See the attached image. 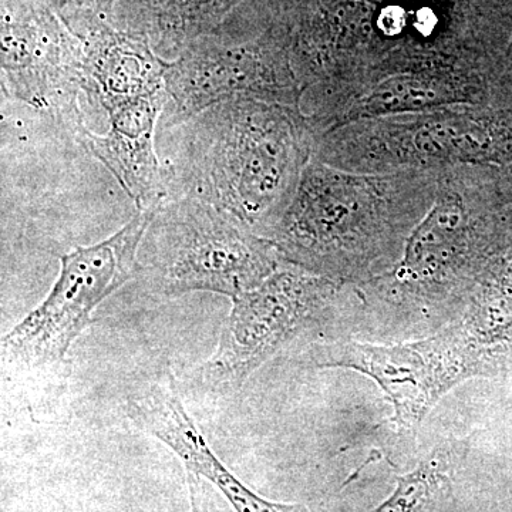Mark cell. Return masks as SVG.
Segmentation results:
<instances>
[{
  "instance_id": "1",
  "label": "cell",
  "mask_w": 512,
  "mask_h": 512,
  "mask_svg": "<svg viewBox=\"0 0 512 512\" xmlns=\"http://www.w3.org/2000/svg\"><path fill=\"white\" fill-rule=\"evenodd\" d=\"M291 39L301 109L320 137L390 77L436 74L497 96L505 0H266Z\"/></svg>"
},
{
  "instance_id": "2",
  "label": "cell",
  "mask_w": 512,
  "mask_h": 512,
  "mask_svg": "<svg viewBox=\"0 0 512 512\" xmlns=\"http://www.w3.org/2000/svg\"><path fill=\"white\" fill-rule=\"evenodd\" d=\"M161 158L170 198H194L266 237L313 158L301 107L235 99L170 128Z\"/></svg>"
},
{
  "instance_id": "3",
  "label": "cell",
  "mask_w": 512,
  "mask_h": 512,
  "mask_svg": "<svg viewBox=\"0 0 512 512\" xmlns=\"http://www.w3.org/2000/svg\"><path fill=\"white\" fill-rule=\"evenodd\" d=\"M441 171L359 174L312 158L266 235L282 264L365 284L402 258L436 200Z\"/></svg>"
},
{
  "instance_id": "4",
  "label": "cell",
  "mask_w": 512,
  "mask_h": 512,
  "mask_svg": "<svg viewBox=\"0 0 512 512\" xmlns=\"http://www.w3.org/2000/svg\"><path fill=\"white\" fill-rule=\"evenodd\" d=\"M510 210L495 188L493 165L441 171L436 200L407 239L402 258L357 286L380 301L410 308L464 302L503 237Z\"/></svg>"
},
{
  "instance_id": "5",
  "label": "cell",
  "mask_w": 512,
  "mask_h": 512,
  "mask_svg": "<svg viewBox=\"0 0 512 512\" xmlns=\"http://www.w3.org/2000/svg\"><path fill=\"white\" fill-rule=\"evenodd\" d=\"M161 128L235 99L301 107L303 87L291 39L265 0H245L217 29L198 37L165 67Z\"/></svg>"
},
{
  "instance_id": "6",
  "label": "cell",
  "mask_w": 512,
  "mask_h": 512,
  "mask_svg": "<svg viewBox=\"0 0 512 512\" xmlns=\"http://www.w3.org/2000/svg\"><path fill=\"white\" fill-rule=\"evenodd\" d=\"M313 158L359 174L512 164V104H453L353 121L316 140Z\"/></svg>"
},
{
  "instance_id": "7",
  "label": "cell",
  "mask_w": 512,
  "mask_h": 512,
  "mask_svg": "<svg viewBox=\"0 0 512 512\" xmlns=\"http://www.w3.org/2000/svg\"><path fill=\"white\" fill-rule=\"evenodd\" d=\"M281 265L271 241L194 198L158 207L138 251V272L167 296L201 291L234 299Z\"/></svg>"
},
{
  "instance_id": "8",
  "label": "cell",
  "mask_w": 512,
  "mask_h": 512,
  "mask_svg": "<svg viewBox=\"0 0 512 512\" xmlns=\"http://www.w3.org/2000/svg\"><path fill=\"white\" fill-rule=\"evenodd\" d=\"M154 212H140L110 238L60 258L45 301L2 338L8 372L40 376L64 365L97 308L138 274V251Z\"/></svg>"
},
{
  "instance_id": "9",
  "label": "cell",
  "mask_w": 512,
  "mask_h": 512,
  "mask_svg": "<svg viewBox=\"0 0 512 512\" xmlns=\"http://www.w3.org/2000/svg\"><path fill=\"white\" fill-rule=\"evenodd\" d=\"M345 285L282 264L258 288L232 299L217 349L201 366L202 386L217 393L239 389L266 360L319 318Z\"/></svg>"
},
{
  "instance_id": "10",
  "label": "cell",
  "mask_w": 512,
  "mask_h": 512,
  "mask_svg": "<svg viewBox=\"0 0 512 512\" xmlns=\"http://www.w3.org/2000/svg\"><path fill=\"white\" fill-rule=\"evenodd\" d=\"M2 84L13 99L84 124L80 93L86 89L83 42L57 15L50 0H2Z\"/></svg>"
},
{
  "instance_id": "11",
  "label": "cell",
  "mask_w": 512,
  "mask_h": 512,
  "mask_svg": "<svg viewBox=\"0 0 512 512\" xmlns=\"http://www.w3.org/2000/svg\"><path fill=\"white\" fill-rule=\"evenodd\" d=\"M318 355L322 366L345 367L375 380L392 402L393 421L402 429L419 426L458 383L488 375L484 360L456 326L402 345L333 343Z\"/></svg>"
},
{
  "instance_id": "12",
  "label": "cell",
  "mask_w": 512,
  "mask_h": 512,
  "mask_svg": "<svg viewBox=\"0 0 512 512\" xmlns=\"http://www.w3.org/2000/svg\"><path fill=\"white\" fill-rule=\"evenodd\" d=\"M130 419L180 458L187 473L208 481L235 512H309L302 504L266 500L242 483L214 453L204 433L185 409L171 372L144 384L127 403Z\"/></svg>"
},
{
  "instance_id": "13",
  "label": "cell",
  "mask_w": 512,
  "mask_h": 512,
  "mask_svg": "<svg viewBox=\"0 0 512 512\" xmlns=\"http://www.w3.org/2000/svg\"><path fill=\"white\" fill-rule=\"evenodd\" d=\"M165 101L164 90L110 110L109 130L103 136L93 133L86 124L76 131L79 140L106 165L140 212H154L170 198L167 174L156 147V128Z\"/></svg>"
},
{
  "instance_id": "14",
  "label": "cell",
  "mask_w": 512,
  "mask_h": 512,
  "mask_svg": "<svg viewBox=\"0 0 512 512\" xmlns=\"http://www.w3.org/2000/svg\"><path fill=\"white\" fill-rule=\"evenodd\" d=\"M84 92L109 113L121 104L164 92L167 60L157 55L143 33L100 26L83 39Z\"/></svg>"
},
{
  "instance_id": "15",
  "label": "cell",
  "mask_w": 512,
  "mask_h": 512,
  "mask_svg": "<svg viewBox=\"0 0 512 512\" xmlns=\"http://www.w3.org/2000/svg\"><path fill=\"white\" fill-rule=\"evenodd\" d=\"M466 311L456 325L488 372L512 363V205L503 237L468 289Z\"/></svg>"
},
{
  "instance_id": "16",
  "label": "cell",
  "mask_w": 512,
  "mask_h": 512,
  "mask_svg": "<svg viewBox=\"0 0 512 512\" xmlns=\"http://www.w3.org/2000/svg\"><path fill=\"white\" fill-rule=\"evenodd\" d=\"M245 0H120L114 25L143 33L158 56L174 60L208 35Z\"/></svg>"
},
{
  "instance_id": "17",
  "label": "cell",
  "mask_w": 512,
  "mask_h": 512,
  "mask_svg": "<svg viewBox=\"0 0 512 512\" xmlns=\"http://www.w3.org/2000/svg\"><path fill=\"white\" fill-rule=\"evenodd\" d=\"M453 104L497 106V101L493 90L483 84L436 74H404L390 77L373 87L356 100L330 130L353 121L439 109Z\"/></svg>"
},
{
  "instance_id": "18",
  "label": "cell",
  "mask_w": 512,
  "mask_h": 512,
  "mask_svg": "<svg viewBox=\"0 0 512 512\" xmlns=\"http://www.w3.org/2000/svg\"><path fill=\"white\" fill-rule=\"evenodd\" d=\"M453 454L437 448L419 468L397 477V488L389 500L373 512H440L451 495Z\"/></svg>"
},
{
  "instance_id": "19",
  "label": "cell",
  "mask_w": 512,
  "mask_h": 512,
  "mask_svg": "<svg viewBox=\"0 0 512 512\" xmlns=\"http://www.w3.org/2000/svg\"><path fill=\"white\" fill-rule=\"evenodd\" d=\"M57 15L74 35L83 39L100 26L114 23L120 0H50Z\"/></svg>"
},
{
  "instance_id": "20",
  "label": "cell",
  "mask_w": 512,
  "mask_h": 512,
  "mask_svg": "<svg viewBox=\"0 0 512 512\" xmlns=\"http://www.w3.org/2000/svg\"><path fill=\"white\" fill-rule=\"evenodd\" d=\"M188 490H190L191 512H211L210 491L202 478L187 473Z\"/></svg>"
},
{
  "instance_id": "21",
  "label": "cell",
  "mask_w": 512,
  "mask_h": 512,
  "mask_svg": "<svg viewBox=\"0 0 512 512\" xmlns=\"http://www.w3.org/2000/svg\"><path fill=\"white\" fill-rule=\"evenodd\" d=\"M498 97H500L501 106H511L512 104V30L510 42L505 50L503 60V72H501L500 82H498Z\"/></svg>"
},
{
  "instance_id": "22",
  "label": "cell",
  "mask_w": 512,
  "mask_h": 512,
  "mask_svg": "<svg viewBox=\"0 0 512 512\" xmlns=\"http://www.w3.org/2000/svg\"><path fill=\"white\" fill-rule=\"evenodd\" d=\"M494 183L504 204L512 205V164L497 167L493 165Z\"/></svg>"
}]
</instances>
